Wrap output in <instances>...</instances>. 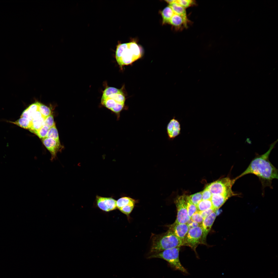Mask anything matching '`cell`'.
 I'll use <instances>...</instances> for the list:
<instances>
[{"instance_id": "obj_26", "label": "cell", "mask_w": 278, "mask_h": 278, "mask_svg": "<svg viewBox=\"0 0 278 278\" xmlns=\"http://www.w3.org/2000/svg\"><path fill=\"white\" fill-rule=\"evenodd\" d=\"M176 2L185 9L196 4L195 1L192 0H177Z\"/></svg>"}, {"instance_id": "obj_22", "label": "cell", "mask_w": 278, "mask_h": 278, "mask_svg": "<svg viewBox=\"0 0 278 278\" xmlns=\"http://www.w3.org/2000/svg\"><path fill=\"white\" fill-rule=\"evenodd\" d=\"M187 208L188 215L190 219L192 215L198 211L196 206L191 202L188 196L187 197Z\"/></svg>"}, {"instance_id": "obj_33", "label": "cell", "mask_w": 278, "mask_h": 278, "mask_svg": "<svg viewBox=\"0 0 278 278\" xmlns=\"http://www.w3.org/2000/svg\"><path fill=\"white\" fill-rule=\"evenodd\" d=\"M42 117L38 110L35 112L31 116L32 120L34 119ZM31 120V121H32Z\"/></svg>"}, {"instance_id": "obj_19", "label": "cell", "mask_w": 278, "mask_h": 278, "mask_svg": "<svg viewBox=\"0 0 278 278\" xmlns=\"http://www.w3.org/2000/svg\"><path fill=\"white\" fill-rule=\"evenodd\" d=\"M135 200L128 197H124L121 198L116 201L117 207L119 209L123 206L129 205H135Z\"/></svg>"}, {"instance_id": "obj_29", "label": "cell", "mask_w": 278, "mask_h": 278, "mask_svg": "<svg viewBox=\"0 0 278 278\" xmlns=\"http://www.w3.org/2000/svg\"><path fill=\"white\" fill-rule=\"evenodd\" d=\"M204 219L198 211L195 213L190 218V219L193 221L196 222L200 225H201Z\"/></svg>"}, {"instance_id": "obj_6", "label": "cell", "mask_w": 278, "mask_h": 278, "mask_svg": "<svg viewBox=\"0 0 278 278\" xmlns=\"http://www.w3.org/2000/svg\"><path fill=\"white\" fill-rule=\"evenodd\" d=\"M179 250L180 247L165 250L154 254L149 256V258L163 259L168 262L171 266L175 270L187 273L186 270L181 265L179 259Z\"/></svg>"}, {"instance_id": "obj_34", "label": "cell", "mask_w": 278, "mask_h": 278, "mask_svg": "<svg viewBox=\"0 0 278 278\" xmlns=\"http://www.w3.org/2000/svg\"><path fill=\"white\" fill-rule=\"evenodd\" d=\"M187 224L188 226L189 229L191 228L198 226L201 225L196 222L193 221L190 224Z\"/></svg>"}, {"instance_id": "obj_20", "label": "cell", "mask_w": 278, "mask_h": 278, "mask_svg": "<svg viewBox=\"0 0 278 278\" xmlns=\"http://www.w3.org/2000/svg\"><path fill=\"white\" fill-rule=\"evenodd\" d=\"M197 210L202 211L207 209L213 208L211 199L202 200L196 205Z\"/></svg>"}, {"instance_id": "obj_1", "label": "cell", "mask_w": 278, "mask_h": 278, "mask_svg": "<svg viewBox=\"0 0 278 278\" xmlns=\"http://www.w3.org/2000/svg\"><path fill=\"white\" fill-rule=\"evenodd\" d=\"M277 141V140L272 143L264 154L255 157L245 170L235 178L236 180L247 174H252L258 177L263 187H271L272 180L278 179V170L270 161L269 157Z\"/></svg>"}, {"instance_id": "obj_18", "label": "cell", "mask_w": 278, "mask_h": 278, "mask_svg": "<svg viewBox=\"0 0 278 278\" xmlns=\"http://www.w3.org/2000/svg\"><path fill=\"white\" fill-rule=\"evenodd\" d=\"M174 14L172 9L169 6H168L165 7L161 12L163 24L169 23Z\"/></svg>"}, {"instance_id": "obj_17", "label": "cell", "mask_w": 278, "mask_h": 278, "mask_svg": "<svg viewBox=\"0 0 278 278\" xmlns=\"http://www.w3.org/2000/svg\"><path fill=\"white\" fill-rule=\"evenodd\" d=\"M45 118L42 117L32 120L31 122V125L29 131L36 134L37 131L43 126Z\"/></svg>"}, {"instance_id": "obj_4", "label": "cell", "mask_w": 278, "mask_h": 278, "mask_svg": "<svg viewBox=\"0 0 278 278\" xmlns=\"http://www.w3.org/2000/svg\"><path fill=\"white\" fill-rule=\"evenodd\" d=\"M183 241L169 230L153 238L151 252L154 254L183 246Z\"/></svg>"}, {"instance_id": "obj_28", "label": "cell", "mask_w": 278, "mask_h": 278, "mask_svg": "<svg viewBox=\"0 0 278 278\" xmlns=\"http://www.w3.org/2000/svg\"><path fill=\"white\" fill-rule=\"evenodd\" d=\"M55 125L53 117L51 114L44 119L43 124V126H46L49 128Z\"/></svg>"}, {"instance_id": "obj_7", "label": "cell", "mask_w": 278, "mask_h": 278, "mask_svg": "<svg viewBox=\"0 0 278 278\" xmlns=\"http://www.w3.org/2000/svg\"><path fill=\"white\" fill-rule=\"evenodd\" d=\"M203 235L201 225L189 229L183 241V246H189L195 251L198 245L202 243Z\"/></svg>"}, {"instance_id": "obj_14", "label": "cell", "mask_w": 278, "mask_h": 278, "mask_svg": "<svg viewBox=\"0 0 278 278\" xmlns=\"http://www.w3.org/2000/svg\"><path fill=\"white\" fill-rule=\"evenodd\" d=\"M189 20L187 17H185L174 14L169 23L178 29L187 28Z\"/></svg>"}, {"instance_id": "obj_30", "label": "cell", "mask_w": 278, "mask_h": 278, "mask_svg": "<svg viewBox=\"0 0 278 278\" xmlns=\"http://www.w3.org/2000/svg\"><path fill=\"white\" fill-rule=\"evenodd\" d=\"M134 206V205H129L121 207L119 209L122 213L128 216L133 210Z\"/></svg>"}, {"instance_id": "obj_8", "label": "cell", "mask_w": 278, "mask_h": 278, "mask_svg": "<svg viewBox=\"0 0 278 278\" xmlns=\"http://www.w3.org/2000/svg\"><path fill=\"white\" fill-rule=\"evenodd\" d=\"M187 195L178 196L175 201L177 209V216L175 223H187L190 219L188 215L187 208Z\"/></svg>"}, {"instance_id": "obj_24", "label": "cell", "mask_w": 278, "mask_h": 278, "mask_svg": "<svg viewBox=\"0 0 278 278\" xmlns=\"http://www.w3.org/2000/svg\"><path fill=\"white\" fill-rule=\"evenodd\" d=\"M46 137L52 138L60 142L58 132L55 125L49 129Z\"/></svg>"}, {"instance_id": "obj_12", "label": "cell", "mask_w": 278, "mask_h": 278, "mask_svg": "<svg viewBox=\"0 0 278 278\" xmlns=\"http://www.w3.org/2000/svg\"><path fill=\"white\" fill-rule=\"evenodd\" d=\"M169 230L183 241L189 230L187 223L174 222L169 226Z\"/></svg>"}, {"instance_id": "obj_21", "label": "cell", "mask_w": 278, "mask_h": 278, "mask_svg": "<svg viewBox=\"0 0 278 278\" xmlns=\"http://www.w3.org/2000/svg\"><path fill=\"white\" fill-rule=\"evenodd\" d=\"M31 121L28 119L21 117L19 119L14 122H12L20 127L29 130L31 125Z\"/></svg>"}, {"instance_id": "obj_9", "label": "cell", "mask_w": 278, "mask_h": 278, "mask_svg": "<svg viewBox=\"0 0 278 278\" xmlns=\"http://www.w3.org/2000/svg\"><path fill=\"white\" fill-rule=\"evenodd\" d=\"M181 130L179 121L174 116L170 120L167 126V133L169 140H172L179 135L181 134Z\"/></svg>"}, {"instance_id": "obj_23", "label": "cell", "mask_w": 278, "mask_h": 278, "mask_svg": "<svg viewBox=\"0 0 278 278\" xmlns=\"http://www.w3.org/2000/svg\"><path fill=\"white\" fill-rule=\"evenodd\" d=\"M38 110L42 116L45 119L51 115V111L50 108L47 106L40 103L38 107Z\"/></svg>"}, {"instance_id": "obj_32", "label": "cell", "mask_w": 278, "mask_h": 278, "mask_svg": "<svg viewBox=\"0 0 278 278\" xmlns=\"http://www.w3.org/2000/svg\"><path fill=\"white\" fill-rule=\"evenodd\" d=\"M215 211L213 208H212L203 211L199 212L204 219Z\"/></svg>"}, {"instance_id": "obj_11", "label": "cell", "mask_w": 278, "mask_h": 278, "mask_svg": "<svg viewBox=\"0 0 278 278\" xmlns=\"http://www.w3.org/2000/svg\"><path fill=\"white\" fill-rule=\"evenodd\" d=\"M96 200L97 206L103 211L108 212L115 210L117 208V201L112 198L97 196Z\"/></svg>"}, {"instance_id": "obj_35", "label": "cell", "mask_w": 278, "mask_h": 278, "mask_svg": "<svg viewBox=\"0 0 278 278\" xmlns=\"http://www.w3.org/2000/svg\"><path fill=\"white\" fill-rule=\"evenodd\" d=\"M165 1L169 4L175 2L176 0H166Z\"/></svg>"}, {"instance_id": "obj_2", "label": "cell", "mask_w": 278, "mask_h": 278, "mask_svg": "<svg viewBox=\"0 0 278 278\" xmlns=\"http://www.w3.org/2000/svg\"><path fill=\"white\" fill-rule=\"evenodd\" d=\"M126 98L122 91L115 88L109 87L103 91L101 98L102 105L109 110L119 119L121 112L124 109Z\"/></svg>"}, {"instance_id": "obj_16", "label": "cell", "mask_w": 278, "mask_h": 278, "mask_svg": "<svg viewBox=\"0 0 278 278\" xmlns=\"http://www.w3.org/2000/svg\"><path fill=\"white\" fill-rule=\"evenodd\" d=\"M169 6L172 9L174 13L185 17H187L186 9L176 2V1L169 4Z\"/></svg>"}, {"instance_id": "obj_27", "label": "cell", "mask_w": 278, "mask_h": 278, "mask_svg": "<svg viewBox=\"0 0 278 278\" xmlns=\"http://www.w3.org/2000/svg\"><path fill=\"white\" fill-rule=\"evenodd\" d=\"M49 128L45 126H43L38 130L36 134L41 138H43L46 137Z\"/></svg>"}, {"instance_id": "obj_25", "label": "cell", "mask_w": 278, "mask_h": 278, "mask_svg": "<svg viewBox=\"0 0 278 278\" xmlns=\"http://www.w3.org/2000/svg\"><path fill=\"white\" fill-rule=\"evenodd\" d=\"M191 202L196 206L202 199V191L188 196Z\"/></svg>"}, {"instance_id": "obj_5", "label": "cell", "mask_w": 278, "mask_h": 278, "mask_svg": "<svg viewBox=\"0 0 278 278\" xmlns=\"http://www.w3.org/2000/svg\"><path fill=\"white\" fill-rule=\"evenodd\" d=\"M236 181L235 178H223L208 185L206 187L212 194H220L227 195L231 197L238 195L232 189V187Z\"/></svg>"}, {"instance_id": "obj_3", "label": "cell", "mask_w": 278, "mask_h": 278, "mask_svg": "<svg viewBox=\"0 0 278 278\" xmlns=\"http://www.w3.org/2000/svg\"><path fill=\"white\" fill-rule=\"evenodd\" d=\"M142 55L140 47L135 41L119 44L117 46L115 58L121 68L125 65L132 64L140 58Z\"/></svg>"}, {"instance_id": "obj_31", "label": "cell", "mask_w": 278, "mask_h": 278, "mask_svg": "<svg viewBox=\"0 0 278 278\" xmlns=\"http://www.w3.org/2000/svg\"><path fill=\"white\" fill-rule=\"evenodd\" d=\"M212 194L209 190L206 187L202 191V199L210 200Z\"/></svg>"}, {"instance_id": "obj_10", "label": "cell", "mask_w": 278, "mask_h": 278, "mask_svg": "<svg viewBox=\"0 0 278 278\" xmlns=\"http://www.w3.org/2000/svg\"><path fill=\"white\" fill-rule=\"evenodd\" d=\"M42 142L51 155V159H55L57 153L61 150L62 146L60 142L52 138L46 137L42 139Z\"/></svg>"}, {"instance_id": "obj_13", "label": "cell", "mask_w": 278, "mask_h": 278, "mask_svg": "<svg viewBox=\"0 0 278 278\" xmlns=\"http://www.w3.org/2000/svg\"><path fill=\"white\" fill-rule=\"evenodd\" d=\"M216 216L215 211H214L204 219L201 224L203 230L202 243H204L205 241L206 236L211 229Z\"/></svg>"}, {"instance_id": "obj_15", "label": "cell", "mask_w": 278, "mask_h": 278, "mask_svg": "<svg viewBox=\"0 0 278 278\" xmlns=\"http://www.w3.org/2000/svg\"><path fill=\"white\" fill-rule=\"evenodd\" d=\"M230 197L227 195L220 194H212L211 200L213 208L215 211L219 209Z\"/></svg>"}]
</instances>
